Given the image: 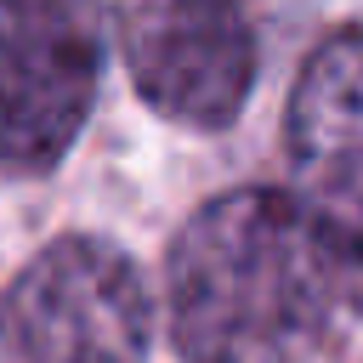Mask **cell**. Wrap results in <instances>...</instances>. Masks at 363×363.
Here are the masks:
<instances>
[{
    "label": "cell",
    "mask_w": 363,
    "mask_h": 363,
    "mask_svg": "<svg viewBox=\"0 0 363 363\" xmlns=\"http://www.w3.org/2000/svg\"><path fill=\"white\" fill-rule=\"evenodd\" d=\"M102 79L96 0H0V176L51 170Z\"/></svg>",
    "instance_id": "cell-3"
},
{
    "label": "cell",
    "mask_w": 363,
    "mask_h": 363,
    "mask_svg": "<svg viewBox=\"0 0 363 363\" xmlns=\"http://www.w3.org/2000/svg\"><path fill=\"white\" fill-rule=\"evenodd\" d=\"M147 289L125 250L57 238L0 295V363H142Z\"/></svg>",
    "instance_id": "cell-2"
},
{
    "label": "cell",
    "mask_w": 363,
    "mask_h": 363,
    "mask_svg": "<svg viewBox=\"0 0 363 363\" xmlns=\"http://www.w3.org/2000/svg\"><path fill=\"white\" fill-rule=\"evenodd\" d=\"M295 204L323 238L335 272L363 284V28L312 51L289 96Z\"/></svg>",
    "instance_id": "cell-5"
},
{
    "label": "cell",
    "mask_w": 363,
    "mask_h": 363,
    "mask_svg": "<svg viewBox=\"0 0 363 363\" xmlns=\"http://www.w3.org/2000/svg\"><path fill=\"white\" fill-rule=\"evenodd\" d=\"M119 45L136 91L176 125H233L261 51L250 0H125Z\"/></svg>",
    "instance_id": "cell-4"
},
{
    "label": "cell",
    "mask_w": 363,
    "mask_h": 363,
    "mask_svg": "<svg viewBox=\"0 0 363 363\" xmlns=\"http://www.w3.org/2000/svg\"><path fill=\"white\" fill-rule=\"evenodd\" d=\"M335 261L295 199H210L170 250V340L187 363H301L335 301Z\"/></svg>",
    "instance_id": "cell-1"
}]
</instances>
